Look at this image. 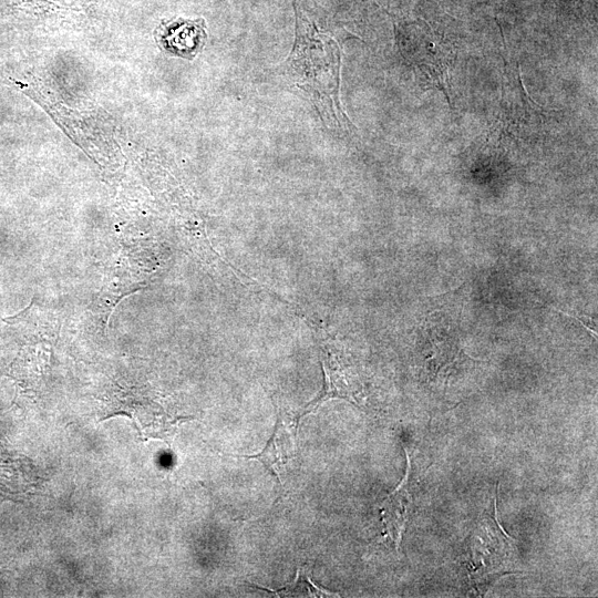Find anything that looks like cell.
<instances>
[{
	"mask_svg": "<svg viewBox=\"0 0 598 598\" xmlns=\"http://www.w3.org/2000/svg\"><path fill=\"white\" fill-rule=\"evenodd\" d=\"M295 435L292 425L279 414L274 433L262 451L245 457L259 461L283 485L290 463L296 455Z\"/></svg>",
	"mask_w": 598,
	"mask_h": 598,
	"instance_id": "4",
	"label": "cell"
},
{
	"mask_svg": "<svg viewBox=\"0 0 598 598\" xmlns=\"http://www.w3.org/2000/svg\"><path fill=\"white\" fill-rule=\"evenodd\" d=\"M406 472L398 487L381 504V520L386 536L399 548L412 509L410 493L411 463L406 453Z\"/></svg>",
	"mask_w": 598,
	"mask_h": 598,
	"instance_id": "5",
	"label": "cell"
},
{
	"mask_svg": "<svg viewBox=\"0 0 598 598\" xmlns=\"http://www.w3.org/2000/svg\"><path fill=\"white\" fill-rule=\"evenodd\" d=\"M320 359L324 375L323 388L319 395L306 405L302 415L315 411L330 399H344L357 403L355 386L328 341L321 343Z\"/></svg>",
	"mask_w": 598,
	"mask_h": 598,
	"instance_id": "3",
	"label": "cell"
},
{
	"mask_svg": "<svg viewBox=\"0 0 598 598\" xmlns=\"http://www.w3.org/2000/svg\"><path fill=\"white\" fill-rule=\"evenodd\" d=\"M262 590L269 591L277 597H290V596H309V597H332L339 596L322 588L319 585H316L310 577L307 575L305 568H298L295 579L291 582L286 584L280 589H269L261 588Z\"/></svg>",
	"mask_w": 598,
	"mask_h": 598,
	"instance_id": "6",
	"label": "cell"
},
{
	"mask_svg": "<svg viewBox=\"0 0 598 598\" xmlns=\"http://www.w3.org/2000/svg\"><path fill=\"white\" fill-rule=\"evenodd\" d=\"M471 540L468 574L477 590L487 588L498 577L514 571L515 548L501 527L497 515L484 517Z\"/></svg>",
	"mask_w": 598,
	"mask_h": 598,
	"instance_id": "2",
	"label": "cell"
},
{
	"mask_svg": "<svg viewBox=\"0 0 598 598\" xmlns=\"http://www.w3.org/2000/svg\"><path fill=\"white\" fill-rule=\"evenodd\" d=\"M283 69L295 84L308 93L327 125L344 126L348 117L339 101V47L299 8H296L295 44Z\"/></svg>",
	"mask_w": 598,
	"mask_h": 598,
	"instance_id": "1",
	"label": "cell"
}]
</instances>
